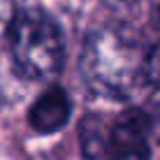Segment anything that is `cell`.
I'll return each mask as SVG.
<instances>
[{
  "mask_svg": "<svg viewBox=\"0 0 160 160\" xmlns=\"http://www.w3.org/2000/svg\"><path fill=\"white\" fill-rule=\"evenodd\" d=\"M151 2V9H153V14H160V0H148Z\"/></svg>",
  "mask_w": 160,
  "mask_h": 160,
  "instance_id": "52a82bcc",
  "label": "cell"
},
{
  "mask_svg": "<svg viewBox=\"0 0 160 160\" xmlns=\"http://www.w3.org/2000/svg\"><path fill=\"white\" fill-rule=\"evenodd\" d=\"M14 70L26 81L53 79L65 63V37L58 21L44 9H23L9 28Z\"/></svg>",
  "mask_w": 160,
  "mask_h": 160,
  "instance_id": "7a4b0ae2",
  "label": "cell"
},
{
  "mask_svg": "<svg viewBox=\"0 0 160 160\" xmlns=\"http://www.w3.org/2000/svg\"><path fill=\"white\" fill-rule=\"evenodd\" d=\"M81 77L98 95L128 98L148 84V37L116 21L88 35L81 51Z\"/></svg>",
  "mask_w": 160,
  "mask_h": 160,
  "instance_id": "6da1fadb",
  "label": "cell"
},
{
  "mask_svg": "<svg viewBox=\"0 0 160 160\" xmlns=\"http://www.w3.org/2000/svg\"><path fill=\"white\" fill-rule=\"evenodd\" d=\"M79 142L86 160H151V128L142 107L123 109L116 116L86 114Z\"/></svg>",
  "mask_w": 160,
  "mask_h": 160,
  "instance_id": "3957f363",
  "label": "cell"
},
{
  "mask_svg": "<svg viewBox=\"0 0 160 160\" xmlns=\"http://www.w3.org/2000/svg\"><path fill=\"white\" fill-rule=\"evenodd\" d=\"M70 112H72V102H70L65 88L49 86L30 107L28 121L37 132L49 135V132H56L68 123Z\"/></svg>",
  "mask_w": 160,
  "mask_h": 160,
  "instance_id": "277c9868",
  "label": "cell"
},
{
  "mask_svg": "<svg viewBox=\"0 0 160 160\" xmlns=\"http://www.w3.org/2000/svg\"><path fill=\"white\" fill-rule=\"evenodd\" d=\"M19 12L14 9V0H0V32L9 30Z\"/></svg>",
  "mask_w": 160,
  "mask_h": 160,
  "instance_id": "8992f818",
  "label": "cell"
},
{
  "mask_svg": "<svg viewBox=\"0 0 160 160\" xmlns=\"http://www.w3.org/2000/svg\"><path fill=\"white\" fill-rule=\"evenodd\" d=\"M142 109H144L148 128H151V139H156L160 144V84H156V88L148 93L146 104Z\"/></svg>",
  "mask_w": 160,
  "mask_h": 160,
  "instance_id": "5b68a950",
  "label": "cell"
},
{
  "mask_svg": "<svg viewBox=\"0 0 160 160\" xmlns=\"http://www.w3.org/2000/svg\"><path fill=\"white\" fill-rule=\"evenodd\" d=\"M5 107V88H2V81H0V109Z\"/></svg>",
  "mask_w": 160,
  "mask_h": 160,
  "instance_id": "ba28073f",
  "label": "cell"
}]
</instances>
